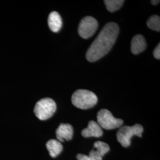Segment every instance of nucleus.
<instances>
[{
	"instance_id": "obj_17",
	"label": "nucleus",
	"mask_w": 160,
	"mask_h": 160,
	"mask_svg": "<svg viewBox=\"0 0 160 160\" xmlns=\"http://www.w3.org/2000/svg\"><path fill=\"white\" fill-rule=\"evenodd\" d=\"M151 4H152V5H157V4H158L159 2H160V1L158 0H153V1H151Z\"/></svg>"
},
{
	"instance_id": "obj_16",
	"label": "nucleus",
	"mask_w": 160,
	"mask_h": 160,
	"mask_svg": "<svg viewBox=\"0 0 160 160\" xmlns=\"http://www.w3.org/2000/svg\"><path fill=\"white\" fill-rule=\"evenodd\" d=\"M77 158L78 160H93L88 155L78 154L77 155Z\"/></svg>"
},
{
	"instance_id": "obj_11",
	"label": "nucleus",
	"mask_w": 160,
	"mask_h": 160,
	"mask_svg": "<svg viewBox=\"0 0 160 160\" xmlns=\"http://www.w3.org/2000/svg\"><path fill=\"white\" fill-rule=\"evenodd\" d=\"M48 25L53 32H58L62 26V20L60 14L57 12H52L48 17Z\"/></svg>"
},
{
	"instance_id": "obj_5",
	"label": "nucleus",
	"mask_w": 160,
	"mask_h": 160,
	"mask_svg": "<svg viewBox=\"0 0 160 160\" xmlns=\"http://www.w3.org/2000/svg\"><path fill=\"white\" fill-rule=\"evenodd\" d=\"M97 123L106 130L120 128L123 124V120L115 118L112 113L107 109L100 110L97 116Z\"/></svg>"
},
{
	"instance_id": "obj_8",
	"label": "nucleus",
	"mask_w": 160,
	"mask_h": 160,
	"mask_svg": "<svg viewBox=\"0 0 160 160\" xmlns=\"http://www.w3.org/2000/svg\"><path fill=\"white\" fill-rule=\"evenodd\" d=\"M102 128L97 123V122L91 120L88 122V127L81 131V135L84 138H99L102 136Z\"/></svg>"
},
{
	"instance_id": "obj_3",
	"label": "nucleus",
	"mask_w": 160,
	"mask_h": 160,
	"mask_svg": "<svg viewBox=\"0 0 160 160\" xmlns=\"http://www.w3.org/2000/svg\"><path fill=\"white\" fill-rule=\"evenodd\" d=\"M57 110V104L53 100L50 98H42L35 105L34 113L40 120L49 119Z\"/></svg>"
},
{
	"instance_id": "obj_14",
	"label": "nucleus",
	"mask_w": 160,
	"mask_h": 160,
	"mask_svg": "<svg viewBox=\"0 0 160 160\" xmlns=\"http://www.w3.org/2000/svg\"><path fill=\"white\" fill-rule=\"evenodd\" d=\"M147 24L149 29L159 32L160 30V17L157 15L152 16L147 20Z\"/></svg>"
},
{
	"instance_id": "obj_13",
	"label": "nucleus",
	"mask_w": 160,
	"mask_h": 160,
	"mask_svg": "<svg viewBox=\"0 0 160 160\" xmlns=\"http://www.w3.org/2000/svg\"><path fill=\"white\" fill-rule=\"evenodd\" d=\"M104 2L107 10L110 12H114L119 10L123 6V0H105Z\"/></svg>"
},
{
	"instance_id": "obj_9",
	"label": "nucleus",
	"mask_w": 160,
	"mask_h": 160,
	"mask_svg": "<svg viewBox=\"0 0 160 160\" xmlns=\"http://www.w3.org/2000/svg\"><path fill=\"white\" fill-rule=\"evenodd\" d=\"M73 133V128L70 124L61 123L56 131V135L58 141L60 142H63L65 139L67 141H69L72 138Z\"/></svg>"
},
{
	"instance_id": "obj_2",
	"label": "nucleus",
	"mask_w": 160,
	"mask_h": 160,
	"mask_svg": "<svg viewBox=\"0 0 160 160\" xmlns=\"http://www.w3.org/2000/svg\"><path fill=\"white\" fill-rule=\"evenodd\" d=\"M97 96L93 92L87 90H78L72 96L73 105L81 109H90L97 103Z\"/></svg>"
},
{
	"instance_id": "obj_12",
	"label": "nucleus",
	"mask_w": 160,
	"mask_h": 160,
	"mask_svg": "<svg viewBox=\"0 0 160 160\" xmlns=\"http://www.w3.org/2000/svg\"><path fill=\"white\" fill-rule=\"evenodd\" d=\"M46 148L52 158L57 157L63 150L62 143L56 139H51L46 143Z\"/></svg>"
},
{
	"instance_id": "obj_1",
	"label": "nucleus",
	"mask_w": 160,
	"mask_h": 160,
	"mask_svg": "<svg viewBox=\"0 0 160 160\" xmlns=\"http://www.w3.org/2000/svg\"><path fill=\"white\" fill-rule=\"evenodd\" d=\"M119 32V28L116 23L106 24L87 50L86 59L92 62L108 53L114 45Z\"/></svg>"
},
{
	"instance_id": "obj_7",
	"label": "nucleus",
	"mask_w": 160,
	"mask_h": 160,
	"mask_svg": "<svg viewBox=\"0 0 160 160\" xmlns=\"http://www.w3.org/2000/svg\"><path fill=\"white\" fill-rule=\"evenodd\" d=\"M94 148L88 155L93 160H102L103 156L110 151L109 145L102 141L96 142L94 144Z\"/></svg>"
},
{
	"instance_id": "obj_4",
	"label": "nucleus",
	"mask_w": 160,
	"mask_h": 160,
	"mask_svg": "<svg viewBox=\"0 0 160 160\" xmlns=\"http://www.w3.org/2000/svg\"><path fill=\"white\" fill-rule=\"evenodd\" d=\"M143 131V127L139 124L132 126H121L116 134L118 141L123 147H128L131 145V138L134 135L142 137Z\"/></svg>"
},
{
	"instance_id": "obj_6",
	"label": "nucleus",
	"mask_w": 160,
	"mask_h": 160,
	"mask_svg": "<svg viewBox=\"0 0 160 160\" xmlns=\"http://www.w3.org/2000/svg\"><path fill=\"white\" fill-rule=\"evenodd\" d=\"M98 26V22L94 17H85L80 22L78 29V34L83 39H88L95 33Z\"/></svg>"
},
{
	"instance_id": "obj_10",
	"label": "nucleus",
	"mask_w": 160,
	"mask_h": 160,
	"mask_svg": "<svg viewBox=\"0 0 160 160\" xmlns=\"http://www.w3.org/2000/svg\"><path fill=\"white\" fill-rule=\"evenodd\" d=\"M147 43L142 35L137 34L132 39L131 52L134 55H137L145 51Z\"/></svg>"
},
{
	"instance_id": "obj_15",
	"label": "nucleus",
	"mask_w": 160,
	"mask_h": 160,
	"mask_svg": "<svg viewBox=\"0 0 160 160\" xmlns=\"http://www.w3.org/2000/svg\"><path fill=\"white\" fill-rule=\"evenodd\" d=\"M153 55L156 59H160V43H158V45L156 46V48H155L154 51L153 52Z\"/></svg>"
}]
</instances>
